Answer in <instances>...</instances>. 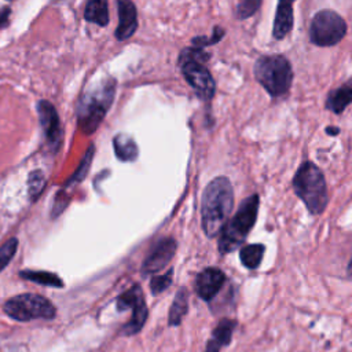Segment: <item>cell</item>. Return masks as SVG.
<instances>
[{"instance_id":"cell-28","label":"cell","mask_w":352,"mask_h":352,"mask_svg":"<svg viewBox=\"0 0 352 352\" xmlns=\"http://www.w3.org/2000/svg\"><path fill=\"white\" fill-rule=\"evenodd\" d=\"M224 36V30L220 26H216L210 34V37H205V36H198L192 38V45L197 48H204L206 45H212L217 41L221 40V37Z\"/></svg>"},{"instance_id":"cell-13","label":"cell","mask_w":352,"mask_h":352,"mask_svg":"<svg viewBox=\"0 0 352 352\" xmlns=\"http://www.w3.org/2000/svg\"><path fill=\"white\" fill-rule=\"evenodd\" d=\"M118 4V26L116 29V37L120 41L129 38L138 28L136 7L131 0H117Z\"/></svg>"},{"instance_id":"cell-24","label":"cell","mask_w":352,"mask_h":352,"mask_svg":"<svg viewBox=\"0 0 352 352\" xmlns=\"http://www.w3.org/2000/svg\"><path fill=\"white\" fill-rule=\"evenodd\" d=\"M18 249V239L11 238L0 246V271H3L8 263L14 258Z\"/></svg>"},{"instance_id":"cell-31","label":"cell","mask_w":352,"mask_h":352,"mask_svg":"<svg viewBox=\"0 0 352 352\" xmlns=\"http://www.w3.org/2000/svg\"><path fill=\"white\" fill-rule=\"evenodd\" d=\"M348 275L352 278V257H351V261L348 264Z\"/></svg>"},{"instance_id":"cell-30","label":"cell","mask_w":352,"mask_h":352,"mask_svg":"<svg viewBox=\"0 0 352 352\" xmlns=\"http://www.w3.org/2000/svg\"><path fill=\"white\" fill-rule=\"evenodd\" d=\"M326 133H327V135H333V136H334V135L340 133V129H338V128H336V126H327V128H326Z\"/></svg>"},{"instance_id":"cell-29","label":"cell","mask_w":352,"mask_h":352,"mask_svg":"<svg viewBox=\"0 0 352 352\" xmlns=\"http://www.w3.org/2000/svg\"><path fill=\"white\" fill-rule=\"evenodd\" d=\"M10 14H11V10H10L8 7H3V8H0V29L6 28V26L8 25Z\"/></svg>"},{"instance_id":"cell-22","label":"cell","mask_w":352,"mask_h":352,"mask_svg":"<svg viewBox=\"0 0 352 352\" xmlns=\"http://www.w3.org/2000/svg\"><path fill=\"white\" fill-rule=\"evenodd\" d=\"M45 186V177L41 170H33L28 179V192L30 201H36Z\"/></svg>"},{"instance_id":"cell-26","label":"cell","mask_w":352,"mask_h":352,"mask_svg":"<svg viewBox=\"0 0 352 352\" xmlns=\"http://www.w3.org/2000/svg\"><path fill=\"white\" fill-rule=\"evenodd\" d=\"M261 0H239L235 8V14L239 19H245L252 16L260 7Z\"/></svg>"},{"instance_id":"cell-18","label":"cell","mask_w":352,"mask_h":352,"mask_svg":"<svg viewBox=\"0 0 352 352\" xmlns=\"http://www.w3.org/2000/svg\"><path fill=\"white\" fill-rule=\"evenodd\" d=\"M114 153L120 161H135L139 150L135 140L126 133H118L113 139Z\"/></svg>"},{"instance_id":"cell-1","label":"cell","mask_w":352,"mask_h":352,"mask_svg":"<svg viewBox=\"0 0 352 352\" xmlns=\"http://www.w3.org/2000/svg\"><path fill=\"white\" fill-rule=\"evenodd\" d=\"M234 206V191L224 176L214 177L204 190L201 216L202 230L208 238L217 236L224 228Z\"/></svg>"},{"instance_id":"cell-6","label":"cell","mask_w":352,"mask_h":352,"mask_svg":"<svg viewBox=\"0 0 352 352\" xmlns=\"http://www.w3.org/2000/svg\"><path fill=\"white\" fill-rule=\"evenodd\" d=\"M4 312L19 322H29L34 319L51 320L56 315L54 304L34 293H23L8 298L3 305Z\"/></svg>"},{"instance_id":"cell-25","label":"cell","mask_w":352,"mask_h":352,"mask_svg":"<svg viewBox=\"0 0 352 352\" xmlns=\"http://www.w3.org/2000/svg\"><path fill=\"white\" fill-rule=\"evenodd\" d=\"M173 275V268L168 270L165 274L162 275H154L150 280V289H151V293L153 294H158V293H162L164 290H166L170 283H172V276Z\"/></svg>"},{"instance_id":"cell-3","label":"cell","mask_w":352,"mask_h":352,"mask_svg":"<svg viewBox=\"0 0 352 352\" xmlns=\"http://www.w3.org/2000/svg\"><path fill=\"white\" fill-rule=\"evenodd\" d=\"M293 188L297 197L305 204L312 214H320L329 201L327 186L322 170L307 161L300 165L293 179Z\"/></svg>"},{"instance_id":"cell-19","label":"cell","mask_w":352,"mask_h":352,"mask_svg":"<svg viewBox=\"0 0 352 352\" xmlns=\"http://www.w3.org/2000/svg\"><path fill=\"white\" fill-rule=\"evenodd\" d=\"M84 16L88 22L96 23L99 26H106L109 22L107 0H87Z\"/></svg>"},{"instance_id":"cell-2","label":"cell","mask_w":352,"mask_h":352,"mask_svg":"<svg viewBox=\"0 0 352 352\" xmlns=\"http://www.w3.org/2000/svg\"><path fill=\"white\" fill-rule=\"evenodd\" d=\"M116 81L113 78L99 82L98 87L84 92L78 102L77 121L85 133H92L104 118L114 99Z\"/></svg>"},{"instance_id":"cell-17","label":"cell","mask_w":352,"mask_h":352,"mask_svg":"<svg viewBox=\"0 0 352 352\" xmlns=\"http://www.w3.org/2000/svg\"><path fill=\"white\" fill-rule=\"evenodd\" d=\"M188 311V292L186 287H182L176 292L172 305L169 308L168 315V324L169 326H179Z\"/></svg>"},{"instance_id":"cell-9","label":"cell","mask_w":352,"mask_h":352,"mask_svg":"<svg viewBox=\"0 0 352 352\" xmlns=\"http://www.w3.org/2000/svg\"><path fill=\"white\" fill-rule=\"evenodd\" d=\"M180 66L184 78L197 91V94L205 100L212 99L214 95L216 84L209 70L201 62L194 60L183 62L180 63Z\"/></svg>"},{"instance_id":"cell-21","label":"cell","mask_w":352,"mask_h":352,"mask_svg":"<svg viewBox=\"0 0 352 352\" xmlns=\"http://www.w3.org/2000/svg\"><path fill=\"white\" fill-rule=\"evenodd\" d=\"M264 245L261 243H252V245H246L241 249L239 252V258L241 263L248 268V270H256L264 256Z\"/></svg>"},{"instance_id":"cell-4","label":"cell","mask_w":352,"mask_h":352,"mask_svg":"<svg viewBox=\"0 0 352 352\" xmlns=\"http://www.w3.org/2000/svg\"><path fill=\"white\" fill-rule=\"evenodd\" d=\"M258 202L260 199L257 194L245 198L241 202L234 217L228 223H226L219 239V252L221 254L230 253L243 243L256 223Z\"/></svg>"},{"instance_id":"cell-7","label":"cell","mask_w":352,"mask_h":352,"mask_svg":"<svg viewBox=\"0 0 352 352\" xmlns=\"http://www.w3.org/2000/svg\"><path fill=\"white\" fill-rule=\"evenodd\" d=\"M345 33V21L331 10H322L316 12L309 25V38L319 47H330L340 43Z\"/></svg>"},{"instance_id":"cell-20","label":"cell","mask_w":352,"mask_h":352,"mask_svg":"<svg viewBox=\"0 0 352 352\" xmlns=\"http://www.w3.org/2000/svg\"><path fill=\"white\" fill-rule=\"evenodd\" d=\"M19 276L22 279L43 285V286H50V287H62L63 280L52 272L48 271H33V270H23L19 271Z\"/></svg>"},{"instance_id":"cell-16","label":"cell","mask_w":352,"mask_h":352,"mask_svg":"<svg viewBox=\"0 0 352 352\" xmlns=\"http://www.w3.org/2000/svg\"><path fill=\"white\" fill-rule=\"evenodd\" d=\"M352 102V78L340 85L338 88L330 91L326 99V107L336 114L344 111V109Z\"/></svg>"},{"instance_id":"cell-27","label":"cell","mask_w":352,"mask_h":352,"mask_svg":"<svg viewBox=\"0 0 352 352\" xmlns=\"http://www.w3.org/2000/svg\"><path fill=\"white\" fill-rule=\"evenodd\" d=\"M209 59V54L205 52L202 48H184L180 55H179V63L183 62H188V60H194V62H205Z\"/></svg>"},{"instance_id":"cell-11","label":"cell","mask_w":352,"mask_h":352,"mask_svg":"<svg viewBox=\"0 0 352 352\" xmlns=\"http://www.w3.org/2000/svg\"><path fill=\"white\" fill-rule=\"evenodd\" d=\"M226 282V275L216 267H208L201 271L195 279V292L204 301H210L221 290Z\"/></svg>"},{"instance_id":"cell-14","label":"cell","mask_w":352,"mask_h":352,"mask_svg":"<svg viewBox=\"0 0 352 352\" xmlns=\"http://www.w3.org/2000/svg\"><path fill=\"white\" fill-rule=\"evenodd\" d=\"M293 3L294 0H278L272 29L276 40H282L293 28Z\"/></svg>"},{"instance_id":"cell-8","label":"cell","mask_w":352,"mask_h":352,"mask_svg":"<svg viewBox=\"0 0 352 352\" xmlns=\"http://www.w3.org/2000/svg\"><path fill=\"white\" fill-rule=\"evenodd\" d=\"M128 308L132 309V316L131 320L124 324L122 333L125 336H133L142 330L148 315L144 294L139 285H133L117 297V309L125 311Z\"/></svg>"},{"instance_id":"cell-23","label":"cell","mask_w":352,"mask_h":352,"mask_svg":"<svg viewBox=\"0 0 352 352\" xmlns=\"http://www.w3.org/2000/svg\"><path fill=\"white\" fill-rule=\"evenodd\" d=\"M92 157H94V146H91V147L87 150L84 158L81 160V162H80V165H78V168H77V170H76V172L72 175V177L67 180L66 186H72V184L80 183V182L85 177V175L88 173V169H89V166H91Z\"/></svg>"},{"instance_id":"cell-5","label":"cell","mask_w":352,"mask_h":352,"mask_svg":"<svg viewBox=\"0 0 352 352\" xmlns=\"http://www.w3.org/2000/svg\"><path fill=\"white\" fill-rule=\"evenodd\" d=\"M254 76L271 96L287 94L293 81V72L283 55H264L254 63Z\"/></svg>"},{"instance_id":"cell-10","label":"cell","mask_w":352,"mask_h":352,"mask_svg":"<svg viewBox=\"0 0 352 352\" xmlns=\"http://www.w3.org/2000/svg\"><path fill=\"white\" fill-rule=\"evenodd\" d=\"M176 252V241L173 238H162L160 239L148 252L146 256L143 265H142V272L143 275H151L157 274L161 271L175 256Z\"/></svg>"},{"instance_id":"cell-15","label":"cell","mask_w":352,"mask_h":352,"mask_svg":"<svg viewBox=\"0 0 352 352\" xmlns=\"http://www.w3.org/2000/svg\"><path fill=\"white\" fill-rule=\"evenodd\" d=\"M236 322L232 319H221L217 326L213 329L212 337L209 338L204 352H220V349L230 344Z\"/></svg>"},{"instance_id":"cell-12","label":"cell","mask_w":352,"mask_h":352,"mask_svg":"<svg viewBox=\"0 0 352 352\" xmlns=\"http://www.w3.org/2000/svg\"><path fill=\"white\" fill-rule=\"evenodd\" d=\"M37 113L47 143L56 148L62 138V128L55 107L48 100H40L37 104Z\"/></svg>"}]
</instances>
